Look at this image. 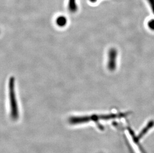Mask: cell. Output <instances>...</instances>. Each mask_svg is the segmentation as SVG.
I'll list each match as a JSON object with an SVG mask.
<instances>
[{"label":"cell","mask_w":154,"mask_h":153,"mask_svg":"<svg viewBox=\"0 0 154 153\" xmlns=\"http://www.w3.org/2000/svg\"><path fill=\"white\" fill-rule=\"evenodd\" d=\"M124 116V113H118V114H106V115H93L89 116H74L70 118L69 122L72 124H77L78 123L86 122L89 121H98L103 119L114 118L117 117H122Z\"/></svg>","instance_id":"cell-1"},{"label":"cell","mask_w":154,"mask_h":153,"mask_svg":"<svg viewBox=\"0 0 154 153\" xmlns=\"http://www.w3.org/2000/svg\"><path fill=\"white\" fill-rule=\"evenodd\" d=\"M148 26L151 30L154 31V19H152L148 22Z\"/></svg>","instance_id":"cell-6"},{"label":"cell","mask_w":154,"mask_h":153,"mask_svg":"<svg viewBox=\"0 0 154 153\" xmlns=\"http://www.w3.org/2000/svg\"><path fill=\"white\" fill-rule=\"evenodd\" d=\"M15 82L14 77H10L9 81V94L11 116L13 118L17 119L19 116V110L15 92Z\"/></svg>","instance_id":"cell-2"},{"label":"cell","mask_w":154,"mask_h":153,"mask_svg":"<svg viewBox=\"0 0 154 153\" xmlns=\"http://www.w3.org/2000/svg\"><path fill=\"white\" fill-rule=\"evenodd\" d=\"M152 11L154 15V0H147Z\"/></svg>","instance_id":"cell-7"},{"label":"cell","mask_w":154,"mask_h":153,"mask_svg":"<svg viewBox=\"0 0 154 153\" xmlns=\"http://www.w3.org/2000/svg\"><path fill=\"white\" fill-rule=\"evenodd\" d=\"M67 22V19L64 16H59L56 20V23L57 25L60 27L65 26Z\"/></svg>","instance_id":"cell-5"},{"label":"cell","mask_w":154,"mask_h":153,"mask_svg":"<svg viewBox=\"0 0 154 153\" xmlns=\"http://www.w3.org/2000/svg\"><path fill=\"white\" fill-rule=\"evenodd\" d=\"M118 56V51L116 49L112 48L108 52L107 67L109 71H115L117 67V60Z\"/></svg>","instance_id":"cell-3"},{"label":"cell","mask_w":154,"mask_h":153,"mask_svg":"<svg viewBox=\"0 0 154 153\" xmlns=\"http://www.w3.org/2000/svg\"><path fill=\"white\" fill-rule=\"evenodd\" d=\"M76 1V0H69L68 8L70 12L72 13H75L78 10Z\"/></svg>","instance_id":"cell-4"},{"label":"cell","mask_w":154,"mask_h":153,"mask_svg":"<svg viewBox=\"0 0 154 153\" xmlns=\"http://www.w3.org/2000/svg\"><path fill=\"white\" fill-rule=\"evenodd\" d=\"M90 1V2H91V3H95L97 2V0H89Z\"/></svg>","instance_id":"cell-8"}]
</instances>
